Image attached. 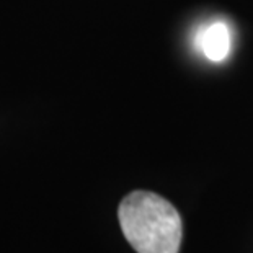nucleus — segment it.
Wrapping results in <instances>:
<instances>
[{"label":"nucleus","mask_w":253,"mask_h":253,"mask_svg":"<svg viewBox=\"0 0 253 253\" xmlns=\"http://www.w3.org/2000/svg\"><path fill=\"white\" fill-rule=\"evenodd\" d=\"M118 217L126 240L137 253H178L181 217L165 198L134 191L121 201Z\"/></svg>","instance_id":"nucleus-1"},{"label":"nucleus","mask_w":253,"mask_h":253,"mask_svg":"<svg viewBox=\"0 0 253 253\" xmlns=\"http://www.w3.org/2000/svg\"><path fill=\"white\" fill-rule=\"evenodd\" d=\"M199 49L212 62H222L227 59L232 44V35L224 21H214L201 30L198 38Z\"/></svg>","instance_id":"nucleus-2"}]
</instances>
